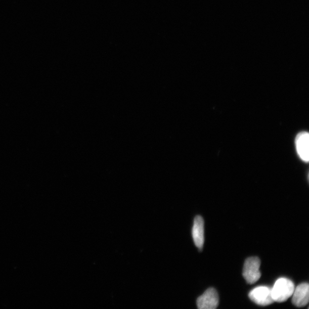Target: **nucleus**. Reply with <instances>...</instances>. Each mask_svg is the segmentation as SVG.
<instances>
[{
  "label": "nucleus",
  "instance_id": "nucleus-1",
  "mask_svg": "<svg viewBox=\"0 0 309 309\" xmlns=\"http://www.w3.org/2000/svg\"><path fill=\"white\" fill-rule=\"evenodd\" d=\"M295 289L293 282L287 278H281L274 284L272 290L274 302H283L292 296Z\"/></svg>",
  "mask_w": 309,
  "mask_h": 309
},
{
  "label": "nucleus",
  "instance_id": "nucleus-2",
  "mask_svg": "<svg viewBox=\"0 0 309 309\" xmlns=\"http://www.w3.org/2000/svg\"><path fill=\"white\" fill-rule=\"evenodd\" d=\"M260 260L258 257L247 258L243 269V276L249 284H253L259 280L261 273L259 271Z\"/></svg>",
  "mask_w": 309,
  "mask_h": 309
},
{
  "label": "nucleus",
  "instance_id": "nucleus-3",
  "mask_svg": "<svg viewBox=\"0 0 309 309\" xmlns=\"http://www.w3.org/2000/svg\"><path fill=\"white\" fill-rule=\"evenodd\" d=\"M249 298L252 301L260 306H268L274 301L272 290L267 286H259L251 291Z\"/></svg>",
  "mask_w": 309,
  "mask_h": 309
},
{
  "label": "nucleus",
  "instance_id": "nucleus-4",
  "mask_svg": "<svg viewBox=\"0 0 309 309\" xmlns=\"http://www.w3.org/2000/svg\"><path fill=\"white\" fill-rule=\"evenodd\" d=\"M199 309H215L219 304V296L214 288H209L197 301Z\"/></svg>",
  "mask_w": 309,
  "mask_h": 309
},
{
  "label": "nucleus",
  "instance_id": "nucleus-5",
  "mask_svg": "<svg viewBox=\"0 0 309 309\" xmlns=\"http://www.w3.org/2000/svg\"><path fill=\"white\" fill-rule=\"evenodd\" d=\"M295 147L299 158L304 162L309 160V135L307 132H301L295 138Z\"/></svg>",
  "mask_w": 309,
  "mask_h": 309
},
{
  "label": "nucleus",
  "instance_id": "nucleus-6",
  "mask_svg": "<svg viewBox=\"0 0 309 309\" xmlns=\"http://www.w3.org/2000/svg\"><path fill=\"white\" fill-rule=\"evenodd\" d=\"M292 302L295 306H305L309 301V285L307 283H302L294 289Z\"/></svg>",
  "mask_w": 309,
  "mask_h": 309
},
{
  "label": "nucleus",
  "instance_id": "nucleus-7",
  "mask_svg": "<svg viewBox=\"0 0 309 309\" xmlns=\"http://www.w3.org/2000/svg\"><path fill=\"white\" fill-rule=\"evenodd\" d=\"M204 225L202 216L198 215L195 217L192 235L195 245L200 250H202L204 242Z\"/></svg>",
  "mask_w": 309,
  "mask_h": 309
}]
</instances>
